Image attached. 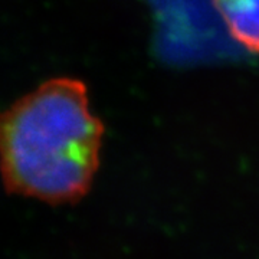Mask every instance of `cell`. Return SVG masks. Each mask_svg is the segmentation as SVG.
I'll use <instances>...</instances> for the list:
<instances>
[{
    "label": "cell",
    "instance_id": "cell-1",
    "mask_svg": "<svg viewBox=\"0 0 259 259\" xmlns=\"http://www.w3.org/2000/svg\"><path fill=\"white\" fill-rule=\"evenodd\" d=\"M104 125L81 81L58 78L15 102L2 117V175L9 193L74 203L100 166Z\"/></svg>",
    "mask_w": 259,
    "mask_h": 259
},
{
    "label": "cell",
    "instance_id": "cell-2",
    "mask_svg": "<svg viewBox=\"0 0 259 259\" xmlns=\"http://www.w3.org/2000/svg\"><path fill=\"white\" fill-rule=\"evenodd\" d=\"M232 37L259 52V0H212Z\"/></svg>",
    "mask_w": 259,
    "mask_h": 259
}]
</instances>
